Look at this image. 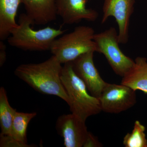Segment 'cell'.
<instances>
[{"label":"cell","mask_w":147,"mask_h":147,"mask_svg":"<svg viewBox=\"0 0 147 147\" xmlns=\"http://www.w3.org/2000/svg\"><path fill=\"white\" fill-rule=\"evenodd\" d=\"M56 0H23L26 13L34 24L45 25L57 19Z\"/></svg>","instance_id":"8fae6325"},{"label":"cell","mask_w":147,"mask_h":147,"mask_svg":"<svg viewBox=\"0 0 147 147\" xmlns=\"http://www.w3.org/2000/svg\"><path fill=\"white\" fill-rule=\"evenodd\" d=\"M102 145L98 141L97 137L89 131L86 142L84 143V147H100Z\"/></svg>","instance_id":"e0dca14e"},{"label":"cell","mask_w":147,"mask_h":147,"mask_svg":"<svg viewBox=\"0 0 147 147\" xmlns=\"http://www.w3.org/2000/svg\"><path fill=\"white\" fill-rule=\"evenodd\" d=\"M94 53L90 52L83 54L71 63L74 71L84 82L90 94L98 98L107 83L101 78L95 66Z\"/></svg>","instance_id":"ba28073f"},{"label":"cell","mask_w":147,"mask_h":147,"mask_svg":"<svg viewBox=\"0 0 147 147\" xmlns=\"http://www.w3.org/2000/svg\"><path fill=\"white\" fill-rule=\"evenodd\" d=\"M6 46L3 40H0V67L3 66L6 60Z\"/></svg>","instance_id":"ac0fdd59"},{"label":"cell","mask_w":147,"mask_h":147,"mask_svg":"<svg viewBox=\"0 0 147 147\" xmlns=\"http://www.w3.org/2000/svg\"><path fill=\"white\" fill-rule=\"evenodd\" d=\"M94 30L88 26L76 27L73 31L62 35L53 41L50 51L61 64L71 62L90 52H96Z\"/></svg>","instance_id":"277c9868"},{"label":"cell","mask_w":147,"mask_h":147,"mask_svg":"<svg viewBox=\"0 0 147 147\" xmlns=\"http://www.w3.org/2000/svg\"><path fill=\"white\" fill-rule=\"evenodd\" d=\"M23 0H0V40L7 39L18 26L16 18Z\"/></svg>","instance_id":"7c38bea8"},{"label":"cell","mask_w":147,"mask_h":147,"mask_svg":"<svg viewBox=\"0 0 147 147\" xmlns=\"http://www.w3.org/2000/svg\"><path fill=\"white\" fill-rule=\"evenodd\" d=\"M146 127L137 120L134 122L131 133H127L123 140L125 147H147V140L145 133Z\"/></svg>","instance_id":"2e32d148"},{"label":"cell","mask_w":147,"mask_h":147,"mask_svg":"<svg viewBox=\"0 0 147 147\" xmlns=\"http://www.w3.org/2000/svg\"><path fill=\"white\" fill-rule=\"evenodd\" d=\"M36 115V112L24 113L16 112L14 115L9 135L23 147H32V145L28 144L27 127L30 122Z\"/></svg>","instance_id":"5bb4252c"},{"label":"cell","mask_w":147,"mask_h":147,"mask_svg":"<svg viewBox=\"0 0 147 147\" xmlns=\"http://www.w3.org/2000/svg\"><path fill=\"white\" fill-rule=\"evenodd\" d=\"M85 122L72 113L63 115L58 118L56 130L63 138L65 146L83 147L89 132Z\"/></svg>","instance_id":"9c48e42d"},{"label":"cell","mask_w":147,"mask_h":147,"mask_svg":"<svg viewBox=\"0 0 147 147\" xmlns=\"http://www.w3.org/2000/svg\"><path fill=\"white\" fill-rule=\"evenodd\" d=\"M134 3L135 0H104L101 24L105 23L109 17L115 18L118 26L120 44L128 42L130 19L134 12Z\"/></svg>","instance_id":"52a82bcc"},{"label":"cell","mask_w":147,"mask_h":147,"mask_svg":"<svg viewBox=\"0 0 147 147\" xmlns=\"http://www.w3.org/2000/svg\"><path fill=\"white\" fill-rule=\"evenodd\" d=\"M62 64L52 57L42 62L18 66L14 74L36 91L58 96L68 104L69 100L61 81Z\"/></svg>","instance_id":"6da1fadb"},{"label":"cell","mask_w":147,"mask_h":147,"mask_svg":"<svg viewBox=\"0 0 147 147\" xmlns=\"http://www.w3.org/2000/svg\"><path fill=\"white\" fill-rule=\"evenodd\" d=\"M96 52L103 54L117 75L123 77L133 67L134 61L126 56L119 47L118 33L114 27L95 34Z\"/></svg>","instance_id":"5b68a950"},{"label":"cell","mask_w":147,"mask_h":147,"mask_svg":"<svg viewBox=\"0 0 147 147\" xmlns=\"http://www.w3.org/2000/svg\"><path fill=\"white\" fill-rule=\"evenodd\" d=\"M88 0H56L57 14L64 24L72 25L82 20L93 22L98 18L96 10L88 8Z\"/></svg>","instance_id":"30bf717a"},{"label":"cell","mask_w":147,"mask_h":147,"mask_svg":"<svg viewBox=\"0 0 147 147\" xmlns=\"http://www.w3.org/2000/svg\"><path fill=\"white\" fill-rule=\"evenodd\" d=\"M98 99L102 111L111 114L126 111L137 102L136 91L122 84L107 83Z\"/></svg>","instance_id":"8992f818"},{"label":"cell","mask_w":147,"mask_h":147,"mask_svg":"<svg viewBox=\"0 0 147 147\" xmlns=\"http://www.w3.org/2000/svg\"><path fill=\"white\" fill-rule=\"evenodd\" d=\"M61 79L68 96L71 113L86 121L89 117L102 111L99 99L89 93L84 82L74 71L71 62L63 66Z\"/></svg>","instance_id":"7a4b0ae2"},{"label":"cell","mask_w":147,"mask_h":147,"mask_svg":"<svg viewBox=\"0 0 147 147\" xmlns=\"http://www.w3.org/2000/svg\"><path fill=\"white\" fill-rule=\"evenodd\" d=\"M17 112L10 106L3 87L0 88V126L1 134L9 135L13 118Z\"/></svg>","instance_id":"9a60e30c"},{"label":"cell","mask_w":147,"mask_h":147,"mask_svg":"<svg viewBox=\"0 0 147 147\" xmlns=\"http://www.w3.org/2000/svg\"><path fill=\"white\" fill-rule=\"evenodd\" d=\"M34 24L33 21L26 13H21L18 26L13 29L7 38L9 45L25 51L50 50L54 40L65 31L49 26L40 30H33L31 26Z\"/></svg>","instance_id":"3957f363"},{"label":"cell","mask_w":147,"mask_h":147,"mask_svg":"<svg viewBox=\"0 0 147 147\" xmlns=\"http://www.w3.org/2000/svg\"><path fill=\"white\" fill-rule=\"evenodd\" d=\"M121 84L147 94L146 58L139 57L135 59L133 67L122 77Z\"/></svg>","instance_id":"4fadbf2b"}]
</instances>
